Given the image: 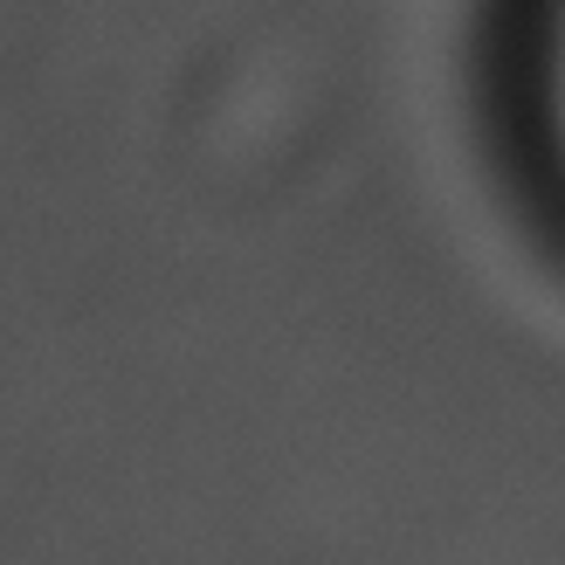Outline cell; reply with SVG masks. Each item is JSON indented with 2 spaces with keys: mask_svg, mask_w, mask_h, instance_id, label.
Here are the masks:
<instances>
[{
  "mask_svg": "<svg viewBox=\"0 0 565 565\" xmlns=\"http://www.w3.org/2000/svg\"><path fill=\"white\" fill-rule=\"evenodd\" d=\"M552 97H558V131H565V21H558V63H552Z\"/></svg>",
  "mask_w": 565,
  "mask_h": 565,
  "instance_id": "cell-1",
  "label": "cell"
}]
</instances>
